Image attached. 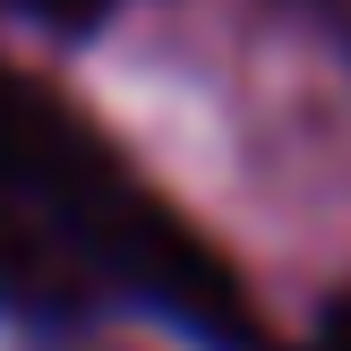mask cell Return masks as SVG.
<instances>
[{"label":"cell","instance_id":"2","mask_svg":"<svg viewBox=\"0 0 351 351\" xmlns=\"http://www.w3.org/2000/svg\"><path fill=\"white\" fill-rule=\"evenodd\" d=\"M17 17H34V26H51V34H95L112 9H129V0H9Z\"/></svg>","mask_w":351,"mask_h":351},{"label":"cell","instance_id":"4","mask_svg":"<svg viewBox=\"0 0 351 351\" xmlns=\"http://www.w3.org/2000/svg\"><path fill=\"white\" fill-rule=\"evenodd\" d=\"M9 283H26V257H17V240H9V223H0V291Z\"/></svg>","mask_w":351,"mask_h":351},{"label":"cell","instance_id":"3","mask_svg":"<svg viewBox=\"0 0 351 351\" xmlns=\"http://www.w3.org/2000/svg\"><path fill=\"white\" fill-rule=\"evenodd\" d=\"M317 351H351V291L335 308H326V326H317Z\"/></svg>","mask_w":351,"mask_h":351},{"label":"cell","instance_id":"1","mask_svg":"<svg viewBox=\"0 0 351 351\" xmlns=\"http://www.w3.org/2000/svg\"><path fill=\"white\" fill-rule=\"evenodd\" d=\"M0 223L26 249V274L43 266L112 283L223 351L257 343L249 291L197 240V223L171 215L86 112L9 69H0Z\"/></svg>","mask_w":351,"mask_h":351}]
</instances>
